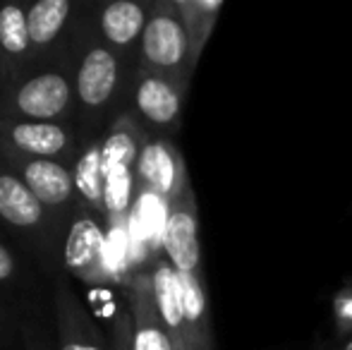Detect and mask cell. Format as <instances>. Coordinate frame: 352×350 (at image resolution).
Listing matches in <instances>:
<instances>
[{"label": "cell", "mask_w": 352, "mask_h": 350, "mask_svg": "<svg viewBox=\"0 0 352 350\" xmlns=\"http://www.w3.org/2000/svg\"><path fill=\"white\" fill-rule=\"evenodd\" d=\"M336 350H352V336L345 343H340V348H336Z\"/></svg>", "instance_id": "cell-23"}, {"label": "cell", "mask_w": 352, "mask_h": 350, "mask_svg": "<svg viewBox=\"0 0 352 350\" xmlns=\"http://www.w3.org/2000/svg\"><path fill=\"white\" fill-rule=\"evenodd\" d=\"M153 0H113V3L94 8L96 34L108 48L137 65V53L148 24Z\"/></svg>", "instance_id": "cell-11"}, {"label": "cell", "mask_w": 352, "mask_h": 350, "mask_svg": "<svg viewBox=\"0 0 352 350\" xmlns=\"http://www.w3.org/2000/svg\"><path fill=\"white\" fill-rule=\"evenodd\" d=\"M190 82L166 72L135 67L127 91V108L142 120L151 135L170 137L180 130Z\"/></svg>", "instance_id": "cell-4"}, {"label": "cell", "mask_w": 352, "mask_h": 350, "mask_svg": "<svg viewBox=\"0 0 352 350\" xmlns=\"http://www.w3.org/2000/svg\"><path fill=\"white\" fill-rule=\"evenodd\" d=\"M0 161L36 195V199L56 216L58 223L67 228L70 219L82 209L77 199L72 166L58 164V161L27 159L3 149H0Z\"/></svg>", "instance_id": "cell-7"}, {"label": "cell", "mask_w": 352, "mask_h": 350, "mask_svg": "<svg viewBox=\"0 0 352 350\" xmlns=\"http://www.w3.org/2000/svg\"><path fill=\"white\" fill-rule=\"evenodd\" d=\"M161 252L175 266L177 274H204L199 243V206H197V195L192 185L175 201L168 204Z\"/></svg>", "instance_id": "cell-10"}, {"label": "cell", "mask_w": 352, "mask_h": 350, "mask_svg": "<svg viewBox=\"0 0 352 350\" xmlns=\"http://www.w3.org/2000/svg\"><path fill=\"white\" fill-rule=\"evenodd\" d=\"M0 118L63 122L77 127L72 46L56 58L36 63L17 80L8 82L0 98Z\"/></svg>", "instance_id": "cell-2"}, {"label": "cell", "mask_w": 352, "mask_h": 350, "mask_svg": "<svg viewBox=\"0 0 352 350\" xmlns=\"http://www.w3.org/2000/svg\"><path fill=\"white\" fill-rule=\"evenodd\" d=\"M12 331H14V312L8 307L5 298L0 295V341L12 336Z\"/></svg>", "instance_id": "cell-21"}, {"label": "cell", "mask_w": 352, "mask_h": 350, "mask_svg": "<svg viewBox=\"0 0 352 350\" xmlns=\"http://www.w3.org/2000/svg\"><path fill=\"white\" fill-rule=\"evenodd\" d=\"M79 12H82V3H72V0H36L27 5L34 65L70 48Z\"/></svg>", "instance_id": "cell-12"}, {"label": "cell", "mask_w": 352, "mask_h": 350, "mask_svg": "<svg viewBox=\"0 0 352 350\" xmlns=\"http://www.w3.org/2000/svg\"><path fill=\"white\" fill-rule=\"evenodd\" d=\"M135 182L137 190L153 192L166 206L192 185L185 159L170 137L148 135L135 166Z\"/></svg>", "instance_id": "cell-9"}, {"label": "cell", "mask_w": 352, "mask_h": 350, "mask_svg": "<svg viewBox=\"0 0 352 350\" xmlns=\"http://www.w3.org/2000/svg\"><path fill=\"white\" fill-rule=\"evenodd\" d=\"M72 175L79 206L106 223V168H103L101 140H82L77 161L72 164Z\"/></svg>", "instance_id": "cell-17"}, {"label": "cell", "mask_w": 352, "mask_h": 350, "mask_svg": "<svg viewBox=\"0 0 352 350\" xmlns=\"http://www.w3.org/2000/svg\"><path fill=\"white\" fill-rule=\"evenodd\" d=\"M108 235L106 223L89 211L79 209L70 219L63 235V264L65 271L91 288H106L111 283V269L106 259Z\"/></svg>", "instance_id": "cell-8"}, {"label": "cell", "mask_w": 352, "mask_h": 350, "mask_svg": "<svg viewBox=\"0 0 352 350\" xmlns=\"http://www.w3.org/2000/svg\"><path fill=\"white\" fill-rule=\"evenodd\" d=\"M125 303L132 314V350H175L153 303L151 276L144 264L125 283Z\"/></svg>", "instance_id": "cell-14"}, {"label": "cell", "mask_w": 352, "mask_h": 350, "mask_svg": "<svg viewBox=\"0 0 352 350\" xmlns=\"http://www.w3.org/2000/svg\"><path fill=\"white\" fill-rule=\"evenodd\" d=\"M111 348L113 350H132V314L130 307L120 305L111 327Z\"/></svg>", "instance_id": "cell-20"}, {"label": "cell", "mask_w": 352, "mask_h": 350, "mask_svg": "<svg viewBox=\"0 0 352 350\" xmlns=\"http://www.w3.org/2000/svg\"><path fill=\"white\" fill-rule=\"evenodd\" d=\"M151 132L142 125V120L130 111H120L108 125L106 135L101 137V154L106 177L111 175H132L137 159L142 154L144 142Z\"/></svg>", "instance_id": "cell-15"}, {"label": "cell", "mask_w": 352, "mask_h": 350, "mask_svg": "<svg viewBox=\"0 0 352 350\" xmlns=\"http://www.w3.org/2000/svg\"><path fill=\"white\" fill-rule=\"evenodd\" d=\"M137 65L192 80L195 70L190 63V41L177 14L175 0H153L137 53Z\"/></svg>", "instance_id": "cell-5"}, {"label": "cell", "mask_w": 352, "mask_h": 350, "mask_svg": "<svg viewBox=\"0 0 352 350\" xmlns=\"http://www.w3.org/2000/svg\"><path fill=\"white\" fill-rule=\"evenodd\" d=\"M82 12L70 41L77 94V132L82 140H101V130H108L113 118L127 108V91L137 65L127 63L98 39L94 8L91 17H84Z\"/></svg>", "instance_id": "cell-1"}, {"label": "cell", "mask_w": 352, "mask_h": 350, "mask_svg": "<svg viewBox=\"0 0 352 350\" xmlns=\"http://www.w3.org/2000/svg\"><path fill=\"white\" fill-rule=\"evenodd\" d=\"M53 317L58 350H113L111 338L87 312L65 276H58L53 285Z\"/></svg>", "instance_id": "cell-13"}, {"label": "cell", "mask_w": 352, "mask_h": 350, "mask_svg": "<svg viewBox=\"0 0 352 350\" xmlns=\"http://www.w3.org/2000/svg\"><path fill=\"white\" fill-rule=\"evenodd\" d=\"M175 8L185 27L187 41H190L192 70H197L226 3L223 0H175Z\"/></svg>", "instance_id": "cell-18"}, {"label": "cell", "mask_w": 352, "mask_h": 350, "mask_svg": "<svg viewBox=\"0 0 352 350\" xmlns=\"http://www.w3.org/2000/svg\"><path fill=\"white\" fill-rule=\"evenodd\" d=\"M79 146L82 137L74 125L0 118V149L10 154L72 166L77 161Z\"/></svg>", "instance_id": "cell-6"}, {"label": "cell", "mask_w": 352, "mask_h": 350, "mask_svg": "<svg viewBox=\"0 0 352 350\" xmlns=\"http://www.w3.org/2000/svg\"><path fill=\"white\" fill-rule=\"evenodd\" d=\"M5 65H3V56H0V98H3V91H5Z\"/></svg>", "instance_id": "cell-22"}, {"label": "cell", "mask_w": 352, "mask_h": 350, "mask_svg": "<svg viewBox=\"0 0 352 350\" xmlns=\"http://www.w3.org/2000/svg\"><path fill=\"white\" fill-rule=\"evenodd\" d=\"M0 223L19 235L43 264L56 262L65 226L36 199L32 190L0 161ZM63 250V248H60Z\"/></svg>", "instance_id": "cell-3"}, {"label": "cell", "mask_w": 352, "mask_h": 350, "mask_svg": "<svg viewBox=\"0 0 352 350\" xmlns=\"http://www.w3.org/2000/svg\"><path fill=\"white\" fill-rule=\"evenodd\" d=\"M29 281H32V271L22 264L19 254L5 243H0V290L22 293V290H27Z\"/></svg>", "instance_id": "cell-19"}, {"label": "cell", "mask_w": 352, "mask_h": 350, "mask_svg": "<svg viewBox=\"0 0 352 350\" xmlns=\"http://www.w3.org/2000/svg\"><path fill=\"white\" fill-rule=\"evenodd\" d=\"M0 56H3L8 82L17 80L34 65L32 39H29L27 27V5H0Z\"/></svg>", "instance_id": "cell-16"}]
</instances>
